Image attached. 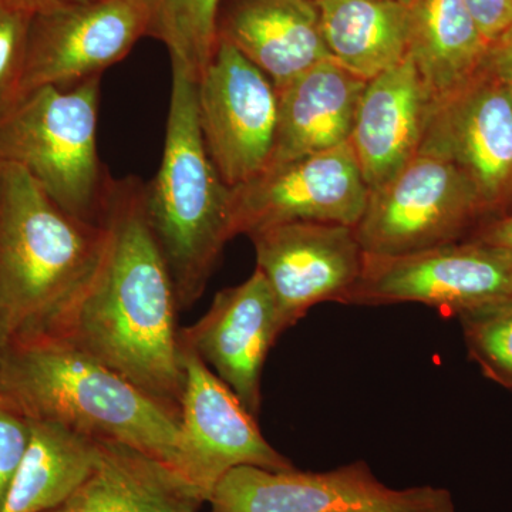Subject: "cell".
Listing matches in <instances>:
<instances>
[{"instance_id":"cell-27","label":"cell","mask_w":512,"mask_h":512,"mask_svg":"<svg viewBox=\"0 0 512 512\" xmlns=\"http://www.w3.org/2000/svg\"><path fill=\"white\" fill-rule=\"evenodd\" d=\"M490 45L512 28V0H464Z\"/></svg>"},{"instance_id":"cell-1","label":"cell","mask_w":512,"mask_h":512,"mask_svg":"<svg viewBox=\"0 0 512 512\" xmlns=\"http://www.w3.org/2000/svg\"><path fill=\"white\" fill-rule=\"evenodd\" d=\"M99 274L55 339L92 357L180 419L185 369L170 269L144 210V183L110 178Z\"/></svg>"},{"instance_id":"cell-22","label":"cell","mask_w":512,"mask_h":512,"mask_svg":"<svg viewBox=\"0 0 512 512\" xmlns=\"http://www.w3.org/2000/svg\"><path fill=\"white\" fill-rule=\"evenodd\" d=\"M28 450L0 512H45L66 500L92 470L99 441L55 423L30 421Z\"/></svg>"},{"instance_id":"cell-28","label":"cell","mask_w":512,"mask_h":512,"mask_svg":"<svg viewBox=\"0 0 512 512\" xmlns=\"http://www.w3.org/2000/svg\"><path fill=\"white\" fill-rule=\"evenodd\" d=\"M483 64L500 80L512 99V28L488 45Z\"/></svg>"},{"instance_id":"cell-7","label":"cell","mask_w":512,"mask_h":512,"mask_svg":"<svg viewBox=\"0 0 512 512\" xmlns=\"http://www.w3.org/2000/svg\"><path fill=\"white\" fill-rule=\"evenodd\" d=\"M210 512H457L444 488L394 490L365 461L313 473L241 466L222 477Z\"/></svg>"},{"instance_id":"cell-3","label":"cell","mask_w":512,"mask_h":512,"mask_svg":"<svg viewBox=\"0 0 512 512\" xmlns=\"http://www.w3.org/2000/svg\"><path fill=\"white\" fill-rule=\"evenodd\" d=\"M0 397L29 421L126 444L177 473L180 419L126 377L66 343L10 340L0 365Z\"/></svg>"},{"instance_id":"cell-6","label":"cell","mask_w":512,"mask_h":512,"mask_svg":"<svg viewBox=\"0 0 512 512\" xmlns=\"http://www.w3.org/2000/svg\"><path fill=\"white\" fill-rule=\"evenodd\" d=\"M483 210L476 187L460 168L416 156L389 183L369 191L356 237L367 255L416 254L461 242Z\"/></svg>"},{"instance_id":"cell-19","label":"cell","mask_w":512,"mask_h":512,"mask_svg":"<svg viewBox=\"0 0 512 512\" xmlns=\"http://www.w3.org/2000/svg\"><path fill=\"white\" fill-rule=\"evenodd\" d=\"M207 503L180 474L143 451L99 441L96 463L72 494L45 512H198Z\"/></svg>"},{"instance_id":"cell-11","label":"cell","mask_w":512,"mask_h":512,"mask_svg":"<svg viewBox=\"0 0 512 512\" xmlns=\"http://www.w3.org/2000/svg\"><path fill=\"white\" fill-rule=\"evenodd\" d=\"M150 19L148 0H92L35 12L20 97L101 77L148 36Z\"/></svg>"},{"instance_id":"cell-8","label":"cell","mask_w":512,"mask_h":512,"mask_svg":"<svg viewBox=\"0 0 512 512\" xmlns=\"http://www.w3.org/2000/svg\"><path fill=\"white\" fill-rule=\"evenodd\" d=\"M197 103L205 148L225 184L238 187L264 174L274 156L278 92L222 37L197 82Z\"/></svg>"},{"instance_id":"cell-18","label":"cell","mask_w":512,"mask_h":512,"mask_svg":"<svg viewBox=\"0 0 512 512\" xmlns=\"http://www.w3.org/2000/svg\"><path fill=\"white\" fill-rule=\"evenodd\" d=\"M366 83L329 59L276 90L278 128L269 168L349 143Z\"/></svg>"},{"instance_id":"cell-30","label":"cell","mask_w":512,"mask_h":512,"mask_svg":"<svg viewBox=\"0 0 512 512\" xmlns=\"http://www.w3.org/2000/svg\"><path fill=\"white\" fill-rule=\"evenodd\" d=\"M92 2V0H29L35 12L39 10L63 8V6L80 5V3Z\"/></svg>"},{"instance_id":"cell-9","label":"cell","mask_w":512,"mask_h":512,"mask_svg":"<svg viewBox=\"0 0 512 512\" xmlns=\"http://www.w3.org/2000/svg\"><path fill=\"white\" fill-rule=\"evenodd\" d=\"M512 296V255L476 241L399 256L365 254L346 305L421 303L457 315Z\"/></svg>"},{"instance_id":"cell-12","label":"cell","mask_w":512,"mask_h":512,"mask_svg":"<svg viewBox=\"0 0 512 512\" xmlns=\"http://www.w3.org/2000/svg\"><path fill=\"white\" fill-rule=\"evenodd\" d=\"M231 191L234 237L288 222L356 227L369 198L350 143L271 167Z\"/></svg>"},{"instance_id":"cell-25","label":"cell","mask_w":512,"mask_h":512,"mask_svg":"<svg viewBox=\"0 0 512 512\" xmlns=\"http://www.w3.org/2000/svg\"><path fill=\"white\" fill-rule=\"evenodd\" d=\"M33 16L29 0H0V114L20 99Z\"/></svg>"},{"instance_id":"cell-17","label":"cell","mask_w":512,"mask_h":512,"mask_svg":"<svg viewBox=\"0 0 512 512\" xmlns=\"http://www.w3.org/2000/svg\"><path fill=\"white\" fill-rule=\"evenodd\" d=\"M217 33L254 63L276 90L332 59L315 0H222Z\"/></svg>"},{"instance_id":"cell-4","label":"cell","mask_w":512,"mask_h":512,"mask_svg":"<svg viewBox=\"0 0 512 512\" xmlns=\"http://www.w3.org/2000/svg\"><path fill=\"white\" fill-rule=\"evenodd\" d=\"M163 160L144 184V210L173 278L180 311L201 298L232 231V191L208 156L197 82L171 63Z\"/></svg>"},{"instance_id":"cell-13","label":"cell","mask_w":512,"mask_h":512,"mask_svg":"<svg viewBox=\"0 0 512 512\" xmlns=\"http://www.w3.org/2000/svg\"><path fill=\"white\" fill-rule=\"evenodd\" d=\"M271 286L284 332L323 302L348 303L365 265L355 227L288 222L248 235Z\"/></svg>"},{"instance_id":"cell-5","label":"cell","mask_w":512,"mask_h":512,"mask_svg":"<svg viewBox=\"0 0 512 512\" xmlns=\"http://www.w3.org/2000/svg\"><path fill=\"white\" fill-rule=\"evenodd\" d=\"M101 77L45 86L0 114V163L18 164L64 211L101 224L110 175L97 153Z\"/></svg>"},{"instance_id":"cell-16","label":"cell","mask_w":512,"mask_h":512,"mask_svg":"<svg viewBox=\"0 0 512 512\" xmlns=\"http://www.w3.org/2000/svg\"><path fill=\"white\" fill-rule=\"evenodd\" d=\"M433 104L410 55L366 83L349 143L369 191L389 183L419 154Z\"/></svg>"},{"instance_id":"cell-14","label":"cell","mask_w":512,"mask_h":512,"mask_svg":"<svg viewBox=\"0 0 512 512\" xmlns=\"http://www.w3.org/2000/svg\"><path fill=\"white\" fill-rule=\"evenodd\" d=\"M417 156L460 168L485 208L512 195V99L484 64L463 86L434 101Z\"/></svg>"},{"instance_id":"cell-10","label":"cell","mask_w":512,"mask_h":512,"mask_svg":"<svg viewBox=\"0 0 512 512\" xmlns=\"http://www.w3.org/2000/svg\"><path fill=\"white\" fill-rule=\"evenodd\" d=\"M185 389L181 400L177 473L205 498L234 468L292 470L259 430L256 417L191 346L181 339Z\"/></svg>"},{"instance_id":"cell-2","label":"cell","mask_w":512,"mask_h":512,"mask_svg":"<svg viewBox=\"0 0 512 512\" xmlns=\"http://www.w3.org/2000/svg\"><path fill=\"white\" fill-rule=\"evenodd\" d=\"M109 229L73 217L18 164L0 163V322L55 339L99 274Z\"/></svg>"},{"instance_id":"cell-24","label":"cell","mask_w":512,"mask_h":512,"mask_svg":"<svg viewBox=\"0 0 512 512\" xmlns=\"http://www.w3.org/2000/svg\"><path fill=\"white\" fill-rule=\"evenodd\" d=\"M468 355L488 379L512 390V296L457 313Z\"/></svg>"},{"instance_id":"cell-26","label":"cell","mask_w":512,"mask_h":512,"mask_svg":"<svg viewBox=\"0 0 512 512\" xmlns=\"http://www.w3.org/2000/svg\"><path fill=\"white\" fill-rule=\"evenodd\" d=\"M30 436V421L0 397V511L28 450Z\"/></svg>"},{"instance_id":"cell-15","label":"cell","mask_w":512,"mask_h":512,"mask_svg":"<svg viewBox=\"0 0 512 512\" xmlns=\"http://www.w3.org/2000/svg\"><path fill=\"white\" fill-rule=\"evenodd\" d=\"M282 333L274 293L255 269L247 281L218 292L208 312L181 329V339L258 419L266 357Z\"/></svg>"},{"instance_id":"cell-29","label":"cell","mask_w":512,"mask_h":512,"mask_svg":"<svg viewBox=\"0 0 512 512\" xmlns=\"http://www.w3.org/2000/svg\"><path fill=\"white\" fill-rule=\"evenodd\" d=\"M471 241L480 242L512 255V214L488 225Z\"/></svg>"},{"instance_id":"cell-31","label":"cell","mask_w":512,"mask_h":512,"mask_svg":"<svg viewBox=\"0 0 512 512\" xmlns=\"http://www.w3.org/2000/svg\"><path fill=\"white\" fill-rule=\"evenodd\" d=\"M9 342L10 335L8 329L0 322V365H2L3 355H5V350L8 348Z\"/></svg>"},{"instance_id":"cell-21","label":"cell","mask_w":512,"mask_h":512,"mask_svg":"<svg viewBox=\"0 0 512 512\" xmlns=\"http://www.w3.org/2000/svg\"><path fill=\"white\" fill-rule=\"evenodd\" d=\"M410 49L434 101L467 83L483 66L488 42L464 0H413Z\"/></svg>"},{"instance_id":"cell-23","label":"cell","mask_w":512,"mask_h":512,"mask_svg":"<svg viewBox=\"0 0 512 512\" xmlns=\"http://www.w3.org/2000/svg\"><path fill=\"white\" fill-rule=\"evenodd\" d=\"M222 0H148V36L160 40L195 82L207 69L217 46V20Z\"/></svg>"},{"instance_id":"cell-20","label":"cell","mask_w":512,"mask_h":512,"mask_svg":"<svg viewBox=\"0 0 512 512\" xmlns=\"http://www.w3.org/2000/svg\"><path fill=\"white\" fill-rule=\"evenodd\" d=\"M330 56L360 79H375L409 56L410 10L399 0H315Z\"/></svg>"},{"instance_id":"cell-32","label":"cell","mask_w":512,"mask_h":512,"mask_svg":"<svg viewBox=\"0 0 512 512\" xmlns=\"http://www.w3.org/2000/svg\"><path fill=\"white\" fill-rule=\"evenodd\" d=\"M399 2H402L403 5H407V6H410V3L413 2V0H399Z\"/></svg>"}]
</instances>
